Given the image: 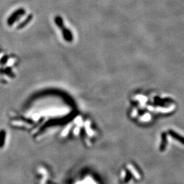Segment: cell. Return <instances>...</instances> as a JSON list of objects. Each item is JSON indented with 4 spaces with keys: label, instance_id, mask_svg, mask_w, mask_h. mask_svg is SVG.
I'll return each mask as SVG.
<instances>
[{
    "label": "cell",
    "instance_id": "cell-2",
    "mask_svg": "<svg viewBox=\"0 0 184 184\" xmlns=\"http://www.w3.org/2000/svg\"><path fill=\"white\" fill-rule=\"evenodd\" d=\"M167 143V138H166V134L165 133H163L162 134V144L160 146L161 150H164V148H166Z\"/></svg>",
    "mask_w": 184,
    "mask_h": 184
},
{
    "label": "cell",
    "instance_id": "cell-1",
    "mask_svg": "<svg viewBox=\"0 0 184 184\" xmlns=\"http://www.w3.org/2000/svg\"><path fill=\"white\" fill-rule=\"evenodd\" d=\"M168 134L170 136H171L172 138L174 139H176L177 141H179L180 143L184 145V137L183 136H182L179 135V134H177V132H175L173 131V130H168Z\"/></svg>",
    "mask_w": 184,
    "mask_h": 184
}]
</instances>
